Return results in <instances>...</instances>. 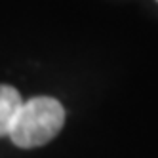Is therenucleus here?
Wrapping results in <instances>:
<instances>
[{"label":"nucleus","mask_w":158,"mask_h":158,"mask_svg":"<svg viewBox=\"0 0 158 158\" xmlns=\"http://www.w3.org/2000/svg\"><path fill=\"white\" fill-rule=\"evenodd\" d=\"M21 105H23V99L17 89L14 86L0 84V137L10 133Z\"/></svg>","instance_id":"2"},{"label":"nucleus","mask_w":158,"mask_h":158,"mask_svg":"<svg viewBox=\"0 0 158 158\" xmlns=\"http://www.w3.org/2000/svg\"><path fill=\"white\" fill-rule=\"evenodd\" d=\"M65 124V109L53 97H32L23 101L8 137L19 149H35L50 143Z\"/></svg>","instance_id":"1"},{"label":"nucleus","mask_w":158,"mask_h":158,"mask_svg":"<svg viewBox=\"0 0 158 158\" xmlns=\"http://www.w3.org/2000/svg\"><path fill=\"white\" fill-rule=\"evenodd\" d=\"M156 2H158V0H156Z\"/></svg>","instance_id":"3"}]
</instances>
